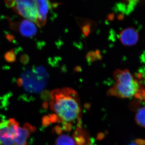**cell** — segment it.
<instances>
[{
  "instance_id": "obj_9",
  "label": "cell",
  "mask_w": 145,
  "mask_h": 145,
  "mask_svg": "<svg viewBox=\"0 0 145 145\" xmlns=\"http://www.w3.org/2000/svg\"><path fill=\"white\" fill-rule=\"evenodd\" d=\"M19 135L15 141L16 145H27V140L32 133L36 131L35 127L25 123L23 127H19Z\"/></svg>"
},
{
  "instance_id": "obj_20",
  "label": "cell",
  "mask_w": 145,
  "mask_h": 145,
  "mask_svg": "<svg viewBox=\"0 0 145 145\" xmlns=\"http://www.w3.org/2000/svg\"><path fill=\"white\" fill-rule=\"evenodd\" d=\"M104 136H105V135H104L103 133H99V134H98V137H97V139H98V140H102V139H103V138H104Z\"/></svg>"
},
{
  "instance_id": "obj_5",
  "label": "cell",
  "mask_w": 145,
  "mask_h": 145,
  "mask_svg": "<svg viewBox=\"0 0 145 145\" xmlns=\"http://www.w3.org/2000/svg\"><path fill=\"white\" fill-rule=\"evenodd\" d=\"M20 126L14 119L0 121V145H16Z\"/></svg>"
},
{
  "instance_id": "obj_10",
  "label": "cell",
  "mask_w": 145,
  "mask_h": 145,
  "mask_svg": "<svg viewBox=\"0 0 145 145\" xmlns=\"http://www.w3.org/2000/svg\"><path fill=\"white\" fill-rule=\"evenodd\" d=\"M55 145H75V141L69 135H61L56 140Z\"/></svg>"
},
{
  "instance_id": "obj_6",
  "label": "cell",
  "mask_w": 145,
  "mask_h": 145,
  "mask_svg": "<svg viewBox=\"0 0 145 145\" xmlns=\"http://www.w3.org/2000/svg\"><path fill=\"white\" fill-rule=\"evenodd\" d=\"M119 39L124 45H134L139 40V34L135 29L129 27L122 30L120 33Z\"/></svg>"
},
{
  "instance_id": "obj_11",
  "label": "cell",
  "mask_w": 145,
  "mask_h": 145,
  "mask_svg": "<svg viewBox=\"0 0 145 145\" xmlns=\"http://www.w3.org/2000/svg\"><path fill=\"white\" fill-rule=\"evenodd\" d=\"M135 120L138 125L145 128V107L141 108L137 110Z\"/></svg>"
},
{
  "instance_id": "obj_4",
  "label": "cell",
  "mask_w": 145,
  "mask_h": 145,
  "mask_svg": "<svg viewBox=\"0 0 145 145\" xmlns=\"http://www.w3.org/2000/svg\"><path fill=\"white\" fill-rule=\"evenodd\" d=\"M7 6L25 19L36 23L38 7L35 0H5Z\"/></svg>"
},
{
  "instance_id": "obj_21",
  "label": "cell",
  "mask_w": 145,
  "mask_h": 145,
  "mask_svg": "<svg viewBox=\"0 0 145 145\" xmlns=\"http://www.w3.org/2000/svg\"><path fill=\"white\" fill-rule=\"evenodd\" d=\"M129 145H137L135 143H131V144H129Z\"/></svg>"
},
{
  "instance_id": "obj_7",
  "label": "cell",
  "mask_w": 145,
  "mask_h": 145,
  "mask_svg": "<svg viewBox=\"0 0 145 145\" xmlns=\"http://www.w3.org/2000/svg\"><path fill=\"white\" fill-rule=\"evenodd\" d=\"M38 7V15L36 24L42 27L46 23L47 17L49 9L48 0H35Z\"/></svg>"
},
{
  "instance_id": "obj_19",
  "label": "cell",
  "mask_w": 145,
  "mask_h": 145,
  "mask_svg": "<svg viewBox=\"0 0 145 145\" xmlns=\"http://www.w3.org/2000/svg\"><path fill=\"white\" fill-rule=\"evenodd\" d=\"M140 94H141L143 100L145 101V89L144 88L140 89L138 91Z\"/></svg>"
},
{
  "instance_id": "obj_3",
  "label": "cell",
  "mask_w": 145,
  "mask_h": 145,
  "mask_svg": "<svg viewBox=\"0 0 145 145\" xmlns=\"http://www.w3.org/2000/svg\"><path fill=\"white\" fill-rule=\"evenodd\" d=\"M24 74L22 79V85L28 93H39L46 86L48 76L44 68H36L34 71H30Z\"/></svg>"
},
{
  "instance_id": "obj_8",
  "label": "cell",
  "mask_w": 145,
  "mask_h": 145,
  "mask_svg": "<svg viewBox=\"0 0 145 145\" xmlns=\"http://www.w3.org/2000/svg\"><path fill=\"white\" fill-rule=\"evenodd\" d=\"M34 22L25 19L17 24L18 31L23 36L26 37H33L36 35L37 29Z\"/></svg>"
},
{
  "instance_id": "obj_13",
  "label": "cell",
  "mask_w": 145,
  "mask_h": 145,
  "mask_svg": "<svg viewBox=\"0 0 145 145\" xmlns=\"http://www.w3.org/2000/svg\"><path fill=\"white\" fill-rule=\"evenodd\" d=\"M75 140L78 145H83L85 142L84 138L82 135H79L75 137Z\"/></svg>"
},
{
  "instance_id": "obj_12",
  "label": "cell",
  "mask_w": 145,
  "mask_h": 145,
  "mask_svg": "<svg viewBox=\"0 0 145 145\" xmlns=\"http://www.w3.org/2000/svg\"><path fill=\"white\" fill-rule=\"evenodd\" d=\"M72 126L71 123L69 122H64L63 125V129L65 131H70L71 130Z\"/></svg>"
},
{
  "instance_id": "obj_18",
  "label": "cell",
  "mask_w": 145,
  "mask_h": 145,
  "mask_svg": "<svg viewBox=\"0 0 145 145\" xmlns=\"http://www.w3.org/2000/svg\"><path fill=\"white\" fill-rule=\"evenodd\" d=\"M53 131H54V132L57 133V134L60 135V134L61 133L62 131V129L61 127L57 126L55 127L54 128Z\"/></svg>"
},
{
  "instance_id": "obj_17",
  "label": "cell",
  "mask_w": 145,
  "mask_h": 145,
  "mask_svg": "<svg viewBox=\"0 0 145 145\" xmlns=\"http://www.w3.org/2000/svg\"><path fill=\"white\" fill-rule=\"evenodd\" d=\"M135 142L137 145H145V140L144 139H136L135 140Z\"/></svg>"
},
{
  "instance_id": "obj_14",
  "label": "cell",
  "mask_w": 145,
  "mask_h": 145,
  "mask_svg": "<svg viewBox=\"0 0 145 145\" xmlns=\"http://www.w3.org/2000/svg\"><path fill=\"white\" fill-rule=\"evenodd\" d=\"M50 122L51 123H56V122H61L59 117L56 114H52L49 116Z\"/></svg>"
},
{
  "instance_id": "obj_16",
  "label": "cell",
  "mask_w": 145,
  "mask_h": 145,
  "mask_svg": "<svg viewBox=\"0 0 145 145\" xmlns=\"http://www.w3.org/2000/svg\"><path fill=\"white\" fill-rule=\"evenodd\" d=\"M50 123V120L49 116H46L43 117L42 119V124L43 125L47 126L49 125Z\"/></svg>"
},
{
  "instance_id": "obj_2",
  "label": "cell",
  "mask_w": 145,
  "mask_h": 145,
  "mask_svg": "<svg viewBox=\"0 0 145 145\" xmlns=\"http://www.w3.org/2000/svg\"><path fill=\"white\" fill-rule=\"evenodd\" d=\"M116 83L108 91V96L121 99L134 96L140 88L139 83L134 80L127 69H117L113 74Z\"/></svg>"
},
{
  "instance_id": "obj_15",
  "label": "cell",
  "mask_w": 145,
  "mask_h": 145,
  "mask_svg": "<svg viewBox=\"0 0 145 145\" xmlns=\"http://www.w3.org/2000/svg\"><path fill=\"white\" fill-rule=\"evenodd\" d=\"M5 58L7 59V60H8L10 61H13L15 59V55L13 54V52H8L6 55Z\"/></svg>"
},
{
  "instance_id": "obj_1",
  "label": "cell",
  "mask_w": 145,
  "mask_h": 145,
  "mask_svg": "<svg viewBox=\"0 0 145 145\" xmlns=\"http://www.w3.org/2000/svg\"><path fill=\"white\" fill-rule=\"evenodd\" d=\"M50 108L57 114L61 121H73L81 112L80 100L78 93L70 88L52 90L50 94Z\"/></svg>"
}]
</instances>
